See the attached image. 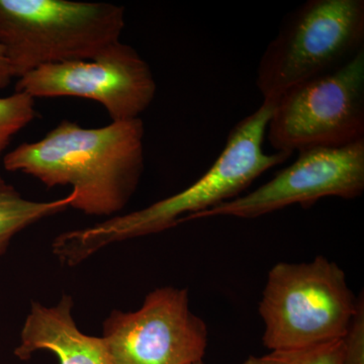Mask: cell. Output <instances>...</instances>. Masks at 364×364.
Instances as JSON below:
<instances>
[{
  "label": "cell",
  "instance_id": "obj_1",
  "mask_svg": "<svg viewBox=\"0 0 364 364\" xmlns=\"http://www.w3.org/2000/svg\"><path fill=\"white\" fill-rule=\"evenodd\" d=\"M144 135L140 117L97 129L64 119L37 142L7 153L4 168L35 177L47 188L71 186V208L114 217L130 202L143 176Z\"/></svg>",
  "mask_w": 364,
  "mask_h": 364
},
{
  "label": "cell",
  "instance_id": "obj_2",
  "mask_svg": "<svg viewBox=\"0 0 364 364\" xmlns=\"http://www.w3.org/2000/svg\"><path fill=\"white\" fill-rule=\"evenodd\" d=\"M275 105L277 100H263L255 112L239 122L214 164L188 188L142 210L61 234L53 242V253L63 264L73 267L105 246L166 231L238 198L261 174L294 154L280 151L267 154L263 151Z\"/></svg>",
  "mask_w": 364,
  "mask_h": 364
},
{
  "label": "cell",
  "instance_id": "obj_3",
  "mask_svg": "<svg viewBox=\"0 0 364 364\" xmlns=\"http://www.w3.org/2000/svg\"><path fill=\"white\" fill-rule=\"evenodd\" d=\"M124 6L70 0H0V45L14 77L49 64L90 60L119 42Z\"/></svg>",
  "mask_w": 364,
  "mask_h": 364
},
{
  "label": "cell",
  "instance_id": "obj_4",
  "mask_svg": "<svg viewBox=\"0 0 364 364\" xmlns=\"http://www.w3.org/2000/svg\"><path fill=\"white\" fill-rule=\"evenodd\" d=\"M356 308L358 298L337 263L322 255L277 263L259 303L263 345L279 350L343 339Z\"/></svg>",
  "mask_w": 364,
  "mask_h": 364
},
{
  "label": "cell",
  "instance_id": "obj_5",
  "mask_svg": "<svg viewBox=\"0 0 364 364\" xmlns=\"http://www.w3.org/2000/svg\"><path fill=\"white\" fill-rule=\"evenodd\" d=\"M364 50L363 0H308L287 14L256 72L263 100L336 70Z\"/></svg>",
  "mask_w": 364,
  "mask_h": 364
},
{
  "label": "cell",
  "instance_id": "obj_6",
  "mask_svg": "<svg viewBox=\"0 0 364 364\" xmlns=\"http://www.w3.org/2000/svg\"><path fill=\"white\" fill-rule=\"evenodd\" d=\"M267 132L277 152L342 147L364 140V50L336 70L284 93Z\"/></svg>",
  "mask_w": 364,
  "mask_h": 364
},
{
  "label": "cell",
  "instance_id": "obj_7",
  "mask_svg": "<svg viewBox=\"0 0 364 364\" xmlns=\"http://www.w3.org/2000/svg\"><path fill=\"white\" fill-rule=\"evenodd\" d=\"M149 64L121 41L90 60L41 66L18 78L16 92L36 97H72L105 107L112 122L138 119L154 100Z\"/></svg>",
  "mask_w": 364,
  "mask_h": 364
},
{
  "label": "cell",
  "instance_id": "obj_8",
  "mask_svg": "<svg viewBox=\"0 0 364 364\" xmlns=\"http://www.w3.org/2000/svg\"><path fill=\"white\" fill-rule=\"evenodd\" d=\"M114 364H191L203 360L208 326L189 306L188 291L159 287L135 312L114 311L104 336Z\"/></svg>",
  "mask_w": 364,
  "mask_h": 364
},
{
  "label": "cell",
  "instance_id": "obj_9",
  "mask_svg": "<svg viewBox=\"0 0 364 364\" xmlns=\"http://www.w3.org/2000/svg\"><path fill=\"white\" fill-rule=\"evenodd\" d=\"M364 191V140L342 147L309 148L272 179L245 196L205 210L210 217L254 219L299 203L310 208L328 196L354 200Z\"/></svg>",
  "mask_w": 364,
  "mask_h": 364
},
{
  "label": "cell",
  "instance_id": "obj_10",
  "mask_svg": "<svg viewBox=\"0 0 364 364\" xmlns=\"http://www.w3.org/2000/svg\"><path fill=\"white\" fill-rule=\"evenodd\" d=\"M72 306L69 296L51 308L33 303L14 354L28 360L35 351L50 350L58 356L60 364H114L102 337L88 336L78 329Z\"/></svg>",
  "mask_w": 364,
  "mask_h": 364
},
{
  "label": "cell",
  "instance_id": "obj_11",
  "mask_svg": "<svg viewBox=\"0 0 364 364\" xmlns=\"http://www.w3.org/2000/svg\"><path fill=\"white\" fill-rule=\"evenodd\" d=\"M74 193L52 202L26 200L0 176V256L6 253L11 239L36 223L70 208Z\"/></svg>",
  "mask_w": 364,
  "mask_h": 364
},
{
  "label": "cell",
  "instance_id": "obj_12",
  "mask_svg": "<svg viewBox=\"0 0 364 364\" xmlns=\"http://www.w3.org/2000/svg\"><path fill=\"white\" fill-rule=\"evenodd\" d=\"M243 364H343V339L249 356Z\"/></svg>",
  "mask_w": 364,
  "mask_h": 364
},
{
  "label": "cell",
  "instance_id": "obj_13",
  "mask_svg": "<svg viewBox=\"0 0 364 364\" xmlns=\"http://www.w3.org/2000/svg\"><path fill=\"white\" fill-rule=\"evenodd\" d=\"M37 117L35 98L23 92L0 97V156L18 132Z\"/></svg>",
  "mask_w": 364,
  "mask_h": 364
},
{
  "label": "cell",
  "instance_id": "obj_14",
  "mask_svg": "<svg viewBox=\"0 0 364 364\" xmlns=\"http://www.w3.org/2000/svg\"><path fill=\"white\" fill-rule=\"evenodd\" d=\"M343 364H364V301L358 298V308L343 337Z\"/></svg>",
  "mask_w": 364,
  "mask_h": 364
},
{
  "label": "cell",
  "instance_id": "obj_15",
  "mask_svg": "<svg viewBox=\"0 0 364 364\" xmlns=\"http://www.w3.org/2000/svg\"><path fill=\"white\" fill-rule=\"evenodd\" d=\"M14 78L11 64L6 57V50L0 45V90L11 85Z\"/></svg>",
  "mask_w": 364,
  "mask_h": 364
},
{
  "label": "cell",
  "instance_id": "obj_16",
  "mask_svg": "<svg viewBox=\"0 0 364 364\" xmlns=\"http://www.w3.org/2000/svg\"><path fill=\"white\" fill-rule=\"evenodd\" d=\"M191 364H205L203 363V360L196 361V363H191Z\"/></svg>",
  "mask_w": 364,
  "mask_h": 364
}]
</instances>
